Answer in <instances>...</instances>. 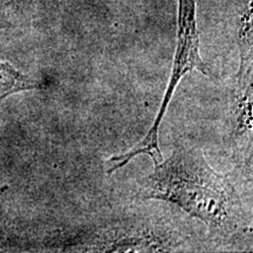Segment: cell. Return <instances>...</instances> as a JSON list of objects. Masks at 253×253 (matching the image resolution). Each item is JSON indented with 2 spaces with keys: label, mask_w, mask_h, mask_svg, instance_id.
Wrapping results in <instances>:
<instances>
[{
  "label": "cell",
  "mask_w": 253,
  "mask_h": 253,
  "mask_svg": "<svg viewBox=\"0 0 253 253\" xmlns=\"http://www.w3.org/2000/svg\"><path fill=\"white\" fill-rule=\"evenodd\" d=\"M140 196L178 205L213 236L229 238L244 229V209L235 186L208 163L197 145H178L156 164L142 183Z\"/></svg>",
  "instance_id": "cell-1"
},
{
  "label": "cell",
  "mask_w": 253,
  "mask_h": 253,
  "mask_svg": "<svg viewBox=\"0 0 253 253\" xmlns=\"http://www.w3.org/2000/svg\"><path fill=\"white\" fill-rule=\"evenodd\" d=\"M197 69L203 73L205 77L213 78L210 66L202 59L201 48H199V33L197 26V0H178V14H177V43L171 77L169 79V84L167 87L166 95L163 96L162 104L160 107L156 119L149 129V131L138 143L135 144L126 153L115 155L109 158L107 162V172L114 171L125 167L132 158L138 155H147L153 160L154 166L163 161L158 144V132H160L161 122L166 116L168 106L177 84L188 74Z\"/></svg>",
  "instance_id": "cell-2"
},
{
  "label": "cell",
  "mask_w": 253,
  "mask_h": 253,
  "mask_svg": "<svg viewBox=\"0 0 253 253\" xmlns=\"http://www.w3.org/2000/svg\"><path fill=\"white\" fill-rule=\"evenodd\" d=\"M239 72L230 93V142L233 147H248L252 142V11L251 1L240 18L238 30Z\"/></svg>",
  "instance_id": "cell-3"
},
{
  "label": "cell",
  "mask_w": 253,
  "mask_h": 253,
  "mask_svg": "<svg viewBox=\"0 0 253 253\" xmlns=\"http://www.w3.org/2000/svg\"><path fill=\"white\" fill-rule=\"evenodd\" d=\"M39 87V84L31 81L8 62H0V103L9 95Z\"/></svg>",
  "instance_id": "cell-4"
},
{
  "label": "cell",
  "mask_w": 253,
  "mask_h": 253,
  "mask_svg": "<svg viewBox=\"0 0 253 253\" xmlns=\"http://www.w3.org/2000/svg\"><path fill=\"white\" fill-rule=\"evenodd\" d=\"M17 0H0V30L14 27Z\"/></svg>",
  "instance_id": "cell-5"
}]
</instances>
